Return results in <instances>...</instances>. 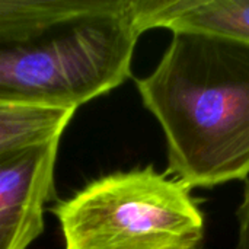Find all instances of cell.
Segmentation results:
<instances>
[{
  "instance_id": "1",
  "label": "cell",
  "mask_w": 249,
  "mask_h": 249,
  "mask_svg": "<svg viewBox=\"0 0 249 249\" xmlns=\"http://www.w3.org/2000/svg\"><path fill=\"white\" fill-rule=\"evenodd\" d=\"M156 69L137 79L159 121L166 174L191 188L249 175V42L175 31Z\"/></svg>"
},
{
  "instance_id": "2",
  "label": "cell",
  "mask_w": 249,
  "mask_h": 249,
  "mask_svg": "<svg viewBox=\"0 0 249 249\" xmlns=\"http://www.w3.org/2000/svg\"><path fill=\"white\" fill-rule=\"evenodd\" d=\"M137 0H0V99L79 108L123 85Z\"/></svg>"
},
{
  "instance_id": "3",
  "label": "cell",
  "mask_w": 249,
  "mask_h": 249,
  "mask_svg": "<svg viewBox=\"0 0 249 249\" xmlns=\"http://www.w3.org/2000/svg\"><path fill=\"white\" fill-rule=\"evenodd\" d=\"M53 212L64 249H201L204 241L191 187L152 165L101 177Z\"/></svg>"
},
{
  "instance_id": "4",
  "label": "cell",
  "mask_w": 249,
  "mask_h": 249,
  "mask_svg": "<svg viewBox=\"0 0 249 249\" xmlns=\"http://www.w3.org/2000/svg\"><path fill=\"white\" fill-rule=\"evenodd\" d=\"M60 139L0 153V249H26L44 231Z\"/></svg>"
},
{
  "instance_id": "5",
  "label": "cell",
  "mask_w": 249,
  "mask_h": 249,
  "mask_svg": "<svg viewBox=\"0 0 249 249\" xmlns=\"http://www.w3.org/2000/svg\"><path fill=\"white\" fill-rule=\"evenodd\" d=\"M142 32L193 31L249 42V0H137Z\"/></svg>"
},
{
  "instance_id": "6",
  "label": "cell",
  "mask_w": 249,
  "mask_h": 249,
  "mask_svg": "<svg viewBox=\"0 0 249 249\" xmlns=\"http://www.w3.org/2000/svg\"><path fill=\"white\" fill-rule=\"evenodd\" d=\"M76 108L0 99V153L60 139Z\"/></svg>"
},
{
  "instance_id": "7",
  "label": "cell",
  "mask_w": 249,
  "mask_h": 249,
  "mask_svg": "<svg viewBox=\"0 0 249 249\" xmlns=\"http://www.w3.org/2000/svg\"><path fill=\"white\" fill-rule=\"evenodd\" d=\"M238 216V245L236 249H249V184L244 191V200L236 212Z\"/></svg>"
}]
</instances>
